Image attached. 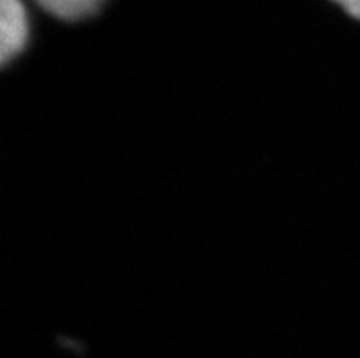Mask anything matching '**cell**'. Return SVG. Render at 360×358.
Instances as JSON below:
<instances>
[{
  "mask_svg": "<svg viewBox=\"0 0 360 358\" xmlns=\"http://www.w3.org/2000/svg\"><path fill=\"white\" fill-rule=\"evenodd\" d=\"M30 41V15L22 0H0V68L13 63Z\"/></svg>",
  "mask_w": 360,
  "mask_h": 358,
  "instance_id": "cell-1",
  "label": "cell"
},
{
  "mask_svg": "<svg viewBox=\"0 0 360 358\" xmlns=\"http://www.w3.org/2000/svg\"><path fill=\"white\" fill-rule=\"evenodd\" d=\"M44 11L60 20H82L96 15L106 0H35Z\"/></svg>",
  "mask_w": 360,
  "mask_h": 358,
  "instance_id": "cell-2",
  "label": "cell"
},
{
  "mask_svg": "<svg viewBox=\"0 0 360 358\" xmlns=\"http://www.w3.org/2000/svg\"><path fill=\"white\" fill-rule=\"evenodd\" d=\"M335 2L342 6L353 18L360 20V0H335Z\"/></svg>",
  "mask_w": 360,
  "mask_h": 358,
  "instance_id": "cell-3",
  "label": "cell"
}]
</instances>
